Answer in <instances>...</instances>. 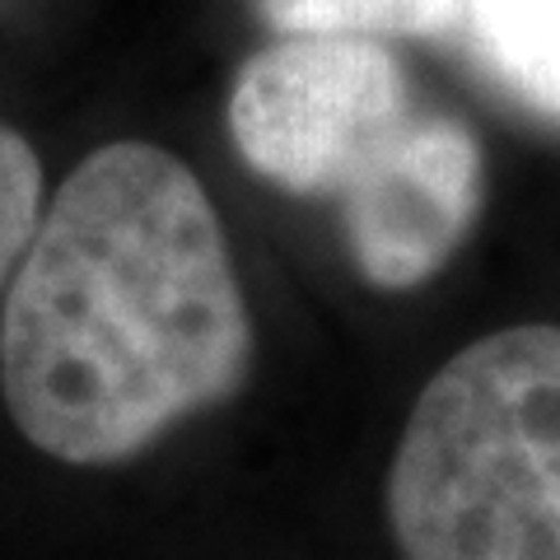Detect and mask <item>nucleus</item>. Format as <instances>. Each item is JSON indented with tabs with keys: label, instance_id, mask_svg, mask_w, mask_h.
I'll use <instances>...</instances> for the list:
<instances>
[{
	"label": "nucleus",
	"instance_id": "f257e3e1",
	"mask_svg": "<svg viewBox=\"0 0 560 560\" xmlns=\"http://www.w3.org/2000/svg\"><path fill=\"white\" fill-rule=\"evenodd\" d=\"M248 370V300L201 178L145 140L94 150L33 230L0 323L24 440L75 467L127 463Z\"/></svg>",
	"mask_w": 560,
	"mask_h": 560
},
{
	"label": "nucleus",
	"instance_id": "f03ea898",
	"mask_svg": "<svg viewBox=\"0 0 560 560\" xmlns=\"http://www.w3.org/2000/svg\"><path fill=\"white\" fill-rule=\"evenodd\" d=\"M401 560H560V327H504L425 383L388 471Z\"/></svg>",
	"mask_w": 560,
	"mask_h": 560
},
{
	"label": "nucleus",
	"instance_id": "7ed1b4c3",
	"mask_svg": "<svg viewBox=\"0 0 560 560\" xmlns=\"http://www.w3.org/2000/svg\"><path fill=\"white\" fill-rule=\"evenodd\" d=\"M430 103L378 38L290 33L243 61L230 136L257 178L341 201L407 140Z\"/></svg>",
	"mask_w": 560,
	"mask_h": 560
},
{
	"label": "nucleus",
	"instance_id": "20e7f679",
	"mask_svg": "<svg viewBox=\"0 0 560 560\" xmlns=\"http://www.w3.org/2000/svg\"><path fill=\"white\" fill-rule=\"evenodd\" d=\"M486 150L458 113L430 108L360 187L337 201L360 276L378 290H416L440 276L477 230Z\"/></svg>",
	"mask_w": 560,
	"mask_h": 560
},
{
	"label": "nucleus",
	"instance_id": "39448f33",
	"mask_svg": "<svg viewBox=\"0 0 560 560\" xmlns=\"http://www.w3.org/2000/svg\"><path fill=\"white\" fill-rule=\"evenodd\" d=\"M458 20L486 80L560 127V0H463Z\"/></svg>",
	"mask_w": 560,
	"mask_h": 560
},
{
	"label": "nucleus",
	"instance_id": "423d86ee",
	"mask_svg": "<svg viewBox=\"0 0 560 560\" xmlns=\"http://www.w3.org/2000/svg\"><path fill=\"white\" fill-rule=\"evenodd\" d=\"M463 0H257L261 20L280 38L331 33V38H434L458 24Z\"/></svg>",
	"mask_w": 560,
	"mask_h": 560
},
{
	"label": "nucleus",
	"instance_id": "0eeeda50",
	"mask_svg": "<svg viewBox=\"0 0 560 560\" xmlns=\"http://www.w3.org/2000/svg\"><path fill=\"white\" fill-rule=\"evenodd\" d=\"M38 201H43V168L20 131L0 121V285L24 261L33 230H38Z\"/></svg>",
	"mask_w": 560,
	"mask_h": 560
}]
</instances>
